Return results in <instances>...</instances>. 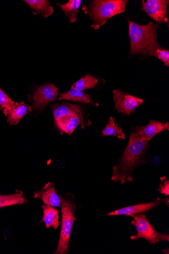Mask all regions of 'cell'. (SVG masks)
Returning <instances> with one entry per match:
<instances>
[{
    "instance_id": "ba28073f",
    "label": "cell",
    "mask_w": 169,
    "mask_h": 254,
    "mask_svg": "<svg viewBox=\"0 0 169 254\" xmlns=\"http://www.w3.org/2000/svg\"><path fill=\"white\" fill-rule=\"evenodd\" d=\"M142 10L146 12L153 19L159 23L168 25L167 8L168 0H148L142 1Z\"/></svg>"
},
{
    "instance_id": "30bf717a",
    "label": "cell",
    "mask_w": 169,
    "mask_h": 254,
    "mask_svg": "<svg viewBox=\"0 0 169 254\" xmlns=\"http://www.w3.org/2000/svg\"><path fill=\"white\" fill-rule=\"evenodd\" d=\"M166 201V199H160L158 198L152 202L142 203L124 207V208L120 209L109 213L107 214V216H113L125 215L127 216L130 214H143L155 208V207L158 206L160 204Z\"/></svg>"
},
{
    "instance_id": "8992f818",
    "label": "cell",
    "mask_w": 169,
    "mask_h": 254,
    "mask_svg": "<svg viewBox=\"0 0 169 254\" xmlns=\"http://www.w3.org/2000/svg\"><path fill=\"white\" fill-rule=\"evenodd\" d=\"M58 96V89L53 83L38 87L33 95V108L43 110L47 104L55 101Z\"/></svg>"
},
{
    "instance_id": "7402d4cb",
    "label": "cell",
    "mask_w": 169,
    "mask_h": 254,
    "mask_svg": "<svg viewBox=\"0 0 169 254\" xmlns=\"http://www.w3.org/2000/svg\"><path fill=\"white\" fill-rule=\"evenodd\" d=\"M98 84V80L94 76L88 74L72 85L71 88L83 91L87 89L95 88Z\"/></svg>"
},
{
    "instance_id": "ffe728a7",
    "label": "cell",
    "mask_w": 169,
    "mask_h": 254,
    "mask_svg": "<svg viewBox=\"0 0 169 254\" xmlns=\"http://www.w3.org/2000/svg\"><path fill=\"white\" fill-rule=\"evenodd\" d=\"M103 136H116L119 139L124 140L126 135L121 127H118L113 118H110L109 123L102 130Z\"/></svg>"
},
{
    "instance_id": "7a4b0ae2",
    "label": "cell",
    "mask_w": 169,
    "mask_h": 254,
    "mask_svg": "<svg viewBox=\"0 0 169 254\" xmlns=\"http://www.w3.org/2000/svg\"><path fill=\"white\" fill-rule=\"evenodd\" d=\"M61 221L60 234L57 249L55 254H66L69 252V243L72 227L77 218L75 199L73 195L67 194L61 201Z\"/></svg>"
},
{
    "instance_id": "277c9868",
    "label": "cell",
    "mask_w": 169,
    "mask_h": 254,
    "mask_svg": "<svg viewBox=\"0 0 169 254\" xmlns=\"http://www.w3.org/2000/svg\"><path fill=\"white\" fill-rule=\"evenodd\" d=\"M158 28V25L151 21L148 25L141 26L129 21L130 54L131 56L143 55L149 43L157 39Z\"/></svg>"
},
{
    "instance_id": "52a82bcc",
    "label": "cell",
    "mask_w": 169,
    "mask_h": 254,
    "mask_svg": "<svg viewBox=\"0 0 169 254\" xmlns=\"http://www.w3.org/2000/svg\"><path fill=\"white\" fill-rule=\"evenodd\" d=\"M115 108L119 113L129 116L142 104L143 100L117 89L113 91Z\"/></svg>"
},
{
    "instance_id": "2e32d148",
    "label": "cell",
    "mask_w": 169,
    "mask_h": 254,
    "mask_svg": "<svg viewBox=\"0 0 169 254\" xmlns=\"http://www.w3.org/2000/svg\"><path fill=\"white\" fill-rule=\"evenodd\" d=\"M31 111V107L23 102L15 103L14 107L7 115V122L11 125H16L21 119Z\"/></svg>"
},
{
    "instance_id": "603a6c76",
    "label": "cell",
    "mask_w": 169,
    "mask_h": 254,
    "mask_svg": "<svg viewBox=\"0 0 169 254\" xmlns=\"http://www.w3.org/2000/svg\"><path fill=\"white\" fill-rule=\"evenodd\" d=\"M15 104V103L5 93V92L0 87V107L5 116H7L14 107Z\"/></svg>"
},
{
    "instance_id": "8fae6325",
    "label": "cell",
    "mask_w": 169,
    "mask_h": 254,
    "mask_svg": "<svg viewBox=\"0 0 169 254\" xmlns=\"http://www.w3.org/2000/svg\"><path fill=\"white\" fill-rule=\"evenodd\" d=\"M34 198H41L44 204L61 207L62 197L58 195L53 183L48 182L40 190L34 194Z\"/></svg>"
},
{
    "instance_id": "44dd1931",
    "label": "cell",
    "mask_w": 169,
    "mask_h": 254,
    "mask_svg": "<svg viewBox=\"0 0 169 254\" xmlns=\"http://www.w3.org/2000/svg\"><path fill=\"white\" fill-rule=\"evenodd\" d=\"M79 109L80 108L78 106L68 103L56 105L53 108L55 121H56L65 116V115L71 114Z\"/></svg>"
},
{
    "instance_id": "5b68a950",
    "label": "cell",
    "mask_w": 169,
    "mask_h": 254,
    "mask_svg": "<svg viewBox=\"0 0 169 254\" xmlns=\"http://www.w3.org/2000/svg\"><path fill=\"white\" fill-rule=\"evenodd\" d=\"M127 216L131 217L133 219L131 224L135 227L137 230V234L131 236V240L136 241L139 239H144L154 245L161 241H169V235L158 232L155 226L150 223L144 214H130Z\"/></svg>"
},
{
    "instance_id": "4fadbf2b",
    "label": "cell",
    "mask_w": 169,
    "mask_h": 254,
    "mask_svg": "<svg viewBox=\"0 0 169 254\" xmlns=\"http://www.w3.org/2000/svg\"><path fill=\"white\" fill-rule=\"evenodd\" d=\"M43 216L41 222H44L47 228L53 227L56 230L59 225V211L54 207L49 205L43 204L42 206Z\"/></svg>"
},
{
    "instance_id": "5bb4252c",
    "label": "cell",
    "mask_w": 169,
    "mask_h": 254,
    "mask_svg": "<svg viewBox=\"0 0 169 254\" xmlns=\"http://www.w3.org/2000/svg\"><path fill=\"white\" fill-rule=\"evenodd\" d=\"M143 55L156 57L162 61L167 66H169V51L159 45L157 39L153 40L149 43Z\"/></svg>"
},
{
    "instance_id": "9a60e30c",
    "label": "cell",
    "mask_w": 169,
    "mask_h": 254,
    "mask_svg": "<svg viewBox=\"0 0 169 254\" xmlns=\"http://www.w3.org/2000/svg\"><path fill=\"white\" fill-rule=\"evenodd\" d=\"M23 1L29 5L35 14H39L47 18L54 12V8L51 5L50 1H47V0H25Z\"/></svg>"
},
{
    "instance_id": "e0dca14e",
    "label": "cell",
    "mask_w": 169,
    "mask_h": 254,
    "mask_svg": "<svg viewBox=\"0 0 169 254\" xmlns=\"http://www.w3.org/2000/svg\"><path fill=\"white\" fill-rule=\"evenodd\" d=\"M59 100L81 102L86 104H95L92 102L90 95L85 94L83 91L73 88H71L68 91L61 94Z\"/></svg>"
},
{
    "instance_id": "ac0fdd59",
    "label": "cell",
    "mask_w": 169,
    "mask_h": 254,
    "mask_svg": "<svg viewBox=\"0 0 169 254\" xmlns=\"http://www.w3.org/2000/svg\"><path fill=\"white\" fill-rule=\"evenodd\" d=\"M81 3V0H69L67 3L59 5V7L68 17L70 22H75Z\"/></svg>"
},
{
    "instance_id": "7c38bea8",
    "label": "cell",
    "mask_w": 169,
    "mask_h": 254,
    "mask_svg": "<svg viewBox=\"0 0 169 254\" xmlns=\"http://www.w3.org/2000/svg\"><path fill=\"white\" fill-rule=\"evenodd\" d=\"M169 130V124L151 121L146 126L137 127L134 130L141 140L150 141L157 134Z\"/></svg>"
},
{
    "instance_id": "3957f363",
    "label": "cell",
    "mask_w": 169,
    "mask_h": 254,
    "mask_svg": "<svg viewBox=\"0 0 169 254\" xmlns=\"http://www.w3.org/2000/svg\"><path fill=\"white\" fill-rule=\"evenodd\" d=\"M128 1L126 0H94L88 9L93 22L92 28L99 29L113 16L125 12Z\"/></svg>"
},
{
    "instance_id": "cb8c5ba5",
    "label": "cell",
    "mask_w": 169,
    "mask_h": 254,
    "mask_svg": "<svg viewBox=\"0 0 169 254\" xmlns=\"http://www.w3.org/2000/svg\"><path fill=\"white\" fill-rule=\"evenodd\" d=\"M161 180L162 183L158 190L161 194L168 196L169 195V181L168 179H166L165 177L161 178Z\"/></svg>"
},
{
    "instance_id": "6da1fadb",
    "label": "cell",
    "mask_w": 169,
    "mask_h": 254,
    "mask_svg": "<svg viewBox=\"0 0 169 254\" xmlns=\"http://www.w3.org/2000/svg\"><path fill=\"white\" fill-rule=\"evenodd\" d=\"M149 142L141 140L134 131H132L125 151L113 168L112 180L122 184L133 181L135 169L147 163L146 155Z\"/></svg>"
},
{
    "instance_id": "9c48e42d",
    "label": "cell",
    "mask_w": 169,
    "mask_h": 254,
    "mask_svg": "<svg viewBox=\"0 0 169 254\" xmlns=\"http://www.w3.org/2000/svg\"><path fill=\"white\" fill-rule=\"evenodd\" d=\"M57 128L61 132L71 134L79 125H83V120L80 109L65 115L55 121Z\"/></svg>"
},
{
    "instance_id": "d6986e66",
    "label": "cell",
    "mask_w": 169,
    "mask_h": 254,
    "mask_svg": "<svg viewBox=\"0 0 169 254\" xmlns=\"http://www.w3.org/2000/svg\"><path fill=\"white\" fill-rule=\"evenodd\" d=\"M27 199L21 191L9 195L0 194V207L22 204L27 202Z\"/></svg>"
}]
</instances>
